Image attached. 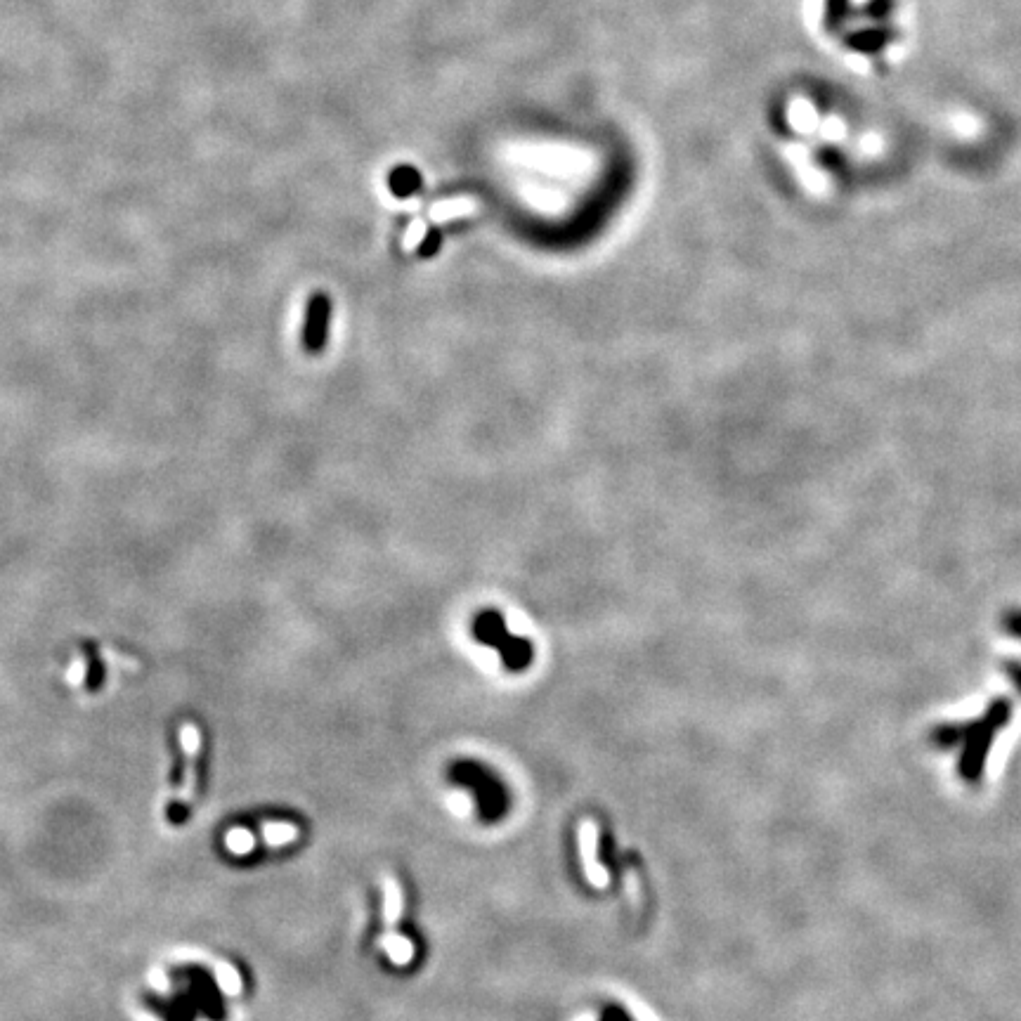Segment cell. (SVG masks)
<instances>
[{"instance_id": "1", "label": "cell", "mask_w": 1021, "mask_h": 1021, "mask_svg": "<svg viewBox=\"0 0 1021 1021\" xmlns=\"http://www.w3.org/2000/svg\"><path fill=\"white\" fill-rule=\"evenodd\" d=\"M452 776L476 795L478 811L485 821H497V818L504 816L509 799H506L502 783H499L490 771H485L480 764L461 762L457 764V769L452 771Z\"/></svg>"}, {"instance_id": "2", "label": "cell", "mask_w": 1021, "mask_h": 1021, "mask_svg": "<svg viewBox=\"0 0 1021 1021\" xmlns=\"http://www.w3.org/2000/svg\"><path fill=\"white\" fill-rule=\"evenodd\" d=\"M476 636L480 641H485L487 646L499 648L506 667L520 669L525 667L532 660V646L523 639H513V636L506 632L502 617L497 613H485L476 620Z\"/></svg>"}, {"instance_id": "3", "label": "cell", "mask_w": 1021, "mask_h": 1021, "mask_svg": "<svg viewBox=\"0 0 1021 1021\" xmlns=\"http://www.w3.org/2000/svg\"><path fill=\"white\" fill-rule=\"evenodd\" d=\"M329 322H331L329 296L315 294L308 303V315H305V329H303V348L308 350L310 355L322 353L324 346H327Z\"/></svg>"}, {"instance_id": "4", "label": "cell", "mask_w": 1021, "mask_h": 1021, "mask_svg": "<svg viewBox=\"0 0 1021 1021\" xmlns=\"http://www.w3.org/2000/svg\"><path fill=\"white\" fill-rule=\"evenodd\" d=\"M265 832V842L270 844V847H284V844L294 842L298 837L296 828L291 823H268L263 828Z\"/></svg>"}, {"instance_id": "5", "label": "cell", "mask_w": 1021, "mask_h": 1021, "mask_svg": "<svg viewBox=\"0 0 1021 1021\" xmlns=\"http://www.w3.org/2000/svg\"><path fill=\"white\" fill-rule=\"evenodd\" d=\"M416 187H419V175H416L414 171H409V168H402V171L393 175V192L400 194V197L412 194Z\"/></svg>"}, {"instance_id": "6", "label": "cell", "mask_w": 1021, "mask_h": 1021, "mask_svg": "<svg viewBox=\"0 0 1021 1021\" xmlns=\"http://www.w3.org/2000/svg\"><path fill=\"white\" fill-rule=\"evenodd\" d=\"M227 847H230L234 854H246L253 847V840L249 832L244 830H232L230 835H227Z\"/></svg>"}, {"instance_id": "7", "label": "cell", "mask_w": 1021, "mask_h": 1021, "mask_svg": "<svg viewBox=\"0 0 1021 1021\" xmlns=\"http://www.w3.org/2000/svg\"><path fill=\"white\" fill-rule=\"evenodd\" d=\"M603 1021H632L627 1017V1014H622L617 1007H610V1010L603 1014Z\"/></svg>"}]
</instances>
